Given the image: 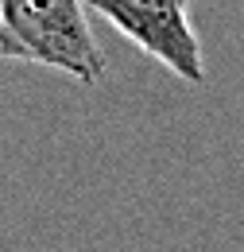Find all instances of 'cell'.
<instances>
[{"instance_id":"6da1fadb","label":"cell","mask_w":244,"mask_h":252,"mask_svg":"<svg viewBox=\"0 0 244 252\" xmlns=\"http://www.w3.org/2000/svg\"><path fill=\"white\" fill-rule=\"evenodd\" d=\"M86 8V0H0V16L28 63L51 66L82 86H101L109 63Z\"/></svg>"},{"instance_id":"7a4b0ae2","label":"cell","mask_w":244,"mask_h":252,"mask_svg":"<svg viewBox=\"0 0 244 252\" xmlns=\"http://www.w3.org/2000/svg\"><path fill=\"white\" fill-rule=\"evenodd\" d=\"M101 20L167 66L186 86H206L202 39L190 24V0H86Z\"/></svg>"},{"instance_id":"3957f363","label":"cell","mask_w":244,"mask_h":252,"mask_svg":"<svg viewBox=\"0 0 244 252\" xmlns=\"http://www.w3.org/2000/svg\"><path fill=\"white\" fill-rule=\"evenodd\" d=\"M0 59H8V63H28V59H24V51H20V43H16L12 32H8L4 16H0Z\"/></svg>"}]
</instances>
